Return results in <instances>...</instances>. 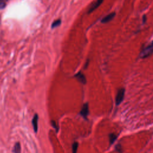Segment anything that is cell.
I'll list each match as a JSON object with an SVG mask.
<instances>
[{"instance_id":"cell-1","label":"cell","mask_w":153,"mask_h":153,"mask_svg":"<svg viewBox=\"0 0 153 153\" xmlns=\"http://www.w3.org/2000/svg\"><path fill=\"white\" fill-rule=\"evenodd\" d=\"M153 54V42L145 47L140 53V57L142 59L147 58Z\"/></svg>"},{"instance_id":"cell-2","label":"cell","mask_w":153,"mask_h":153,"mask_svg":"<svg viewBox=\"0 0 153 153\" xmlns=\"http://www.w3.org/2000/svg\"><path fill=\"white\" fill-rule=\"evenodd\" d=\"M125 94V89L122 88L119 89L117 92V94L116 97V105H119L124 99Z\"/></svg>"},{"instance_id":"cell-3","label":"cell","mask_w":153,"mask_h":153,"mask_svg":"<svg viewBox=\"0 0 153 153\" xmlns=\"http://www.w3.org/2000/svg\"><path fill=\"white\" fill-rule=\"evenodd\" d=\"M89 114V104L88 103H86L83 105L80 112V116H82L84 119L87 120Z\"/></svg>"},{"instance_id":"cell-4","label":"cell","mask_w":153,"mask_h":153,"mask_svg":"<svg viewBox=\"0 0 153 153\" xmlns=\"http://www.w3.org/2000/svg\"><path fill=\"white\" fill-rule=\"evenodd\" d=\"M104 1V0H96V1H95L94 4H93L90 7L88 11L89 13H90L92 12H93L94 11H95L96 9H97L99 6H100L102 3Z\"/></svg>"},{"instance_id":"cell-5","label":"cell","mask_w":153,"mask_h":153,"mask_svg":"<svg viewBox=\"0 0 153 153\" xmlns=\"http://www.w3.org/2000/svg\"><path fill=\"white\" fill-rule=\"evenodd\" d=\"M75 77L83 84H85L86 83V82H87V80H86V76L83 74L81 71L77 72L75 75Z\"/></svg>"},{"instance_id":"cell-6","label":"cell","mask_w":153,"mask_h":153,"mask_svg":"<svg viewBox=\"0 0 153 153\" xmlns=\"http://www.w3.org/2000/svg\"><path fill=\"white\" fill-rule=\"evenodd\" d=\"M116 16V13L115 12H113L110 13V14L108 15L107 16H106L105 17H104L101 21V22L103 23H108L110 21H111Z\"/></svg>"},{"instance_id":"cell-7","label":"cell","mask_w":153,"mask_h":153,"mask_svg":"<svg viewBox=\"0 0 153 153\" xmlns=\"http://www.w3.org/2000/svg\"><path fill=\"white\" fill-rule=\"evenodd\" d=\"M38 116L37 114H35L32 118V124L33 126V128H34V132L35 133L38 131Z\"/></svg>"},{"instance_id":"cell-8","label":"cell","mask_w":153,"mask_h":153,"mask_svg":"<svg viewBox=\"0 0 153 153\" xmlns=\"http://www.w3.org/2000/svg\"><path fill=\"white\" fill-rule=\"evenodd\" d=\"M109 138H110V145H112L117 139V135H116L115 134H110L109 135Z\"/></svg>"},{"instance_id":"cell-9","label":"cell","mask_w":153,"mask_h":153,"mask_svg":"<svg viewBox=\"0 0 153 153\" xmlns=\"http://www.w3.org/2000/svg\"><path fill=\"white\" fill-rule=\"evenodd\" d=\"M13 152L14 153H21V147L19 142L16 143L13 149Z\"/></svg>"},{"instance_id":"cell-10","label":"cell","mask_w":153,"mask_h":153,"mask_svg":"<svg viewBox=\"0 0 153 153\" xmlns=\"http://www.w3.org/2000/svg\"><path fill=\"white\" fill-rule=\"evenodd\" d=\"M61 19H57V20H56V21H55L54 22H53L51 24V28H57L59 26H60L61 25Z\"/></svg>"},{"instance_id":"cell-11","label":"cell","mask_w":153,"mask_h":153,"mask_svg":"<svg viewBox=\"0 0 153 153\" xmlns=\"http://www.w3.org/2000/svg\"><path fill=\"white\" fill-rule=\"evenodd\" d=\"M78 142H75L73 143L72 147V153H77V150H78Z\"/></svg>"},{"instance_id":"cell-12","label":"cell","mask_w":153,"mask_h":153,"mask_svg":"<svg viewBox=\"0 0 153 153\" xmlns=\"http://www.w3.org/2000/svg\"><path fill=\"white\" fill-rule=\"evenodd\" d=\"M116 151L118 153H122L123 152V148L120 144H118L116 146Z\"/></svg>"},{"instance_id":"cell-13","label":"cell","mask_w":153,"mask_h":153,"mask_svg":"<svg viewBox=\"0 0 153 153\" xmlns=\"http://www.w3.org/2000/svg\"><path fill=\"white\" fill-rule=\"evenodd\" d=\"M51 125H52V126H53V128H54V129L57 132L58 131V129H59V127H58V126L57 125V124H56V122H55V121H53V120H52V121H51Z\"/></svg>"},{"instance_id":"cell-14","label":"cell","mask_w":153,"mask_h":153,"mask_svg":"<svg viewBox=\"0 0 153 153\" xmlns=\"http://www.w3.org/2000/svg\"><path fill=\"white\" fill-rule=\"evenodd\" d=\"M146 20H147V17H146V16L144 15V16H143V23H145Z\"/></svg>"},{"instance_id":"cell-15","label":"cell","mask_w":153,"mask_h":153,"mask_svg":"<svg viewBox=\"0 0 153 153\" xmlns=\"http://www.w3.org/2000/svg\"><path fill=\"white\" fill-rule=\"evenodd\" d=\"M2 1H3V0H0V1H1V2Z\"/></svg>"}]
</instances>
